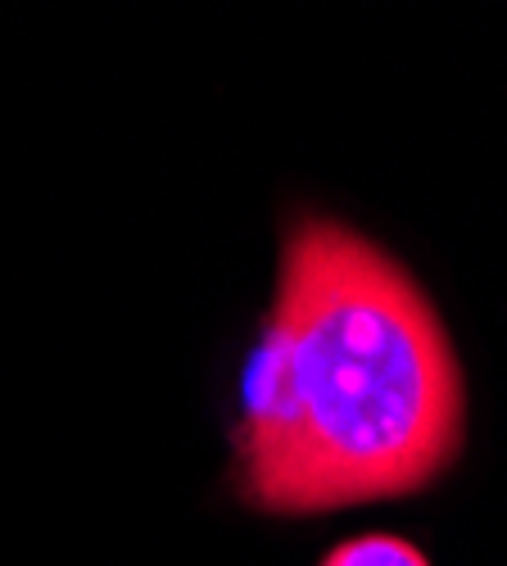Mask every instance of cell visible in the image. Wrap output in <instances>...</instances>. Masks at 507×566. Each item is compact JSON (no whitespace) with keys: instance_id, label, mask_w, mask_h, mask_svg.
Instances as JSON below:
<instances>
[{"instance_id":"obj_1","label":"cell","mask_w":507,"mask_h":566,"mask_svg":"<svg viewBox=\"0 0 507 566\" xmlns=\"http://www.w3.org/2000/svg\"><path fill=\"white\" fill-rule=\"evenodd\" d=\"M463 367L412 272L336 218H299L245 381L241 499L313 516L418 494L463 449Z\"/></svg>"},{"instance_id":"obj_2","label":"cell","mask_w":507,"mask_h":566,"mask_svg":"<svg viewBox=\"0 0 507 566\" xmlns=\"http://www.w3.org/2000/svg\"><path fill=\"white\" fill-rule=\"evenodd\" d=\"M321 566H431L418 544H408L399 535H358L336 544Z\"/></svg>"}]
</instances>
